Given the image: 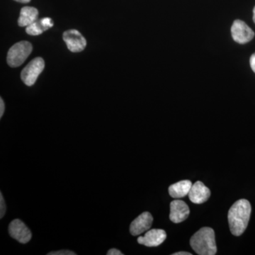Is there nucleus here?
<instances>
[{
    "label": "nucleus",
    "mask_w": 255,
    "mask_h": 255,
    "mask_svg": "<svg viewBox=\"0 0 255 255\" xmlns=\"http://www.w3.org/2000/svg\"><path fill=\"white\" fill-rule=\"evenodd\" d=\"M233 39L240 44H246L254 38L255 32L250 28L246 23L237 19L233 22L231 27Z\"/></svg>",
    "instance_id": "obj_5"
},
{
    "label": "nucleus",
    "mask_w": 255,
    "mask_h": 255,
    "mask_svg": "<svg viewBox=\"0 0 255 255\" xmlns=\"http://www.w3.org/2000/svg\"><path fill=\"white\" fill-rule=\"evenodd\" d=\"M192 183L190 180H183L172 184L169 187V195L174 199H179L189 195V191L192 187Z\"/></svg>",
    "instance_id": "obj_13"
},
{
    "label": "nucleus",
    "mask_w": 255,
    "mask_h": 255,
    "mask_svg": "<svg viewBox=\"0 0 255 255\" xmlns=\"http://www.w3.org/2000/svg\"><path fill=\"white\" fill-rule=\"evenodd\" d=\"M250 63H251L252 70L255 73V53L254 54L252 55L251 59H250Z\"/></svg>",
    "instance_id": "obj_19"
},
{
    "label": "nucleus",
    "mask_w": 255,
    "mask_h": 255,
    "mask_svg": "<svg viewBox=\"0 0 255 255\" xmlns=\"http://www.w3.org/2000/svg\"><path fill=\"white\" fill-rule=\"evenodd\" d=\"M46 31H47L46 28L42 23L41 19L37 20L29 26H26V33L31 36H38Z\"/></svg>",
    "instance_id": "obj_14"
},
{
    "label": "nucleus",
    "mask_w": 255,
    "mask_h": 255,
    "mask_svg": "<svg viewBox=\"0 0 255 255\" xmlns=\"http://www.w3.org/2000/svg\"><path fill=\"white\" fill-rule=\"evenodd\" d=\"M190 245L199 255H214L217 253L214 231L211 228H201L191 238Z\"/></svg>",
    "instance_id": "obj_2"
},
{
    "label": "nucleus",
    "mask_w": 255,
    "mask_h": 255,
    "mask_svg": "<svg viewBox=\"0 0 255 255\" xmlns=\"http://www.w3.org/2000/svg\"><path fill=\"white\" fill-rule=\"evenodd\" d=\"M48 255H75L76 253L70 251H60L56 252H52L48 253Z\"/></svg>",
    "instance_id": "obj_16"
},
{
    "label": "nucleus",
    "mask_w": 255,
    "mask_h": 255,
    "mask_svg": "<svg viewBox=\"0 0 255 255\" xmlns=\"http://www.w3.org/2000/svg\"><path fill=\"white\" fill-rule=\"evenodd\" d=\"M33 47L29 42L20 41L14 44L7 53V63L12 68H16L24 63L31 54Z\"/></svg>",
    "instance_id": "obj_3"
},
{
    "label": "nucleus",
    "mask_w": 255,
    "mask_h": 255,
    "mask_svg": "<svg viewBox=\"0 0 255 255\" xmlns=\"http://www.w3.org/2000/svg\"><path fill=\"white\" fill-rule=\"evenodd\" d=\"M9 233L11 238L22 244L28 243L32 238L29 228L19 219H15L10 223Z\"/></svg>",
    "instance_id": "obj_7"
},
{
    "label": "nucleus",
    "mask_w": 255,
    "mask_h": 255,
    "mask_svg": "<svg viewBox=\"0 0 255 255\" xmlns=\"http://www.w3.org/2000/svg\"><path fill=\"white\" fill-rule=\"evenodd\" d=\"M251 203L241 199L235 203L228 211L230 230L233 236H240L246 231L251 218Z\"/></svg>",
    "instance_id": "obj_1"
},
{
    "label": "nucleus",
    "mask_w": 255,
    "mask_h": 255,
    "mask_svg": "<svg viewBox=\"0 0 255 255\" xmlns=\"http://www.w3.org/2000/svg\"><path fill=\"white\" fill-rule=\"evenodd\" d=\"M38 11L33 6H25L20 11V16L18 20V26L21 27L29 26L38 20Z\"/></svg>",
    "instance_id": "obj_12"
},
{
    "label": "nucleus",
    "mask_w": 255,
    "mask_h": 255,
    "mask_svg": "<svg viewBox=\"0 0 255 255\" xmlns=\"http://www.w3.org/2000/svg\"><path fill=\"white\" fill-rule=\"evenodd\" d=\"M253 21L255 23V6L254 9H253Z\"/></svg>",
    "instance_id": "obj_22"
},
{
    "label": "nucleus",
    "mask_w": 255,
    "mask_h": 255,
    "mask_svg": "<svg viewBox=\"0 0 255 255\" xmlns=\"http://www.w3.org/2000/svg\"><path fill=\"white\" fill-rule=\"evenodd\" d=\"M14 1L20 3H28L31 0H14Z\"/></svg>",
    "instance_id": "obj_21"
},
{
    "label": "nucleus",
    "mask_w": 255,
    "mask_h": 255,
    "mask_svg": "<svg viewBox=\"0 0 255 255\" xmlns=\"http://www.w3.org/2000/svg\"><path fill=\"white\" fill-rule=\"evenodd\" d=\"M167 238V233L164 230L152 229L147 231L144 236H139L137 243L146 247L160 246Z\"/></svg>",
    "instance_id": "obj_8"
},
{
    "label": "nucleus",
    "mask_w": 255,
    "mask_h": 255,
    "mask_svg": "<svg viewBox=\"0 0 255 255\" xmlns=\"http://www.w3.org/2000/svg\"><path fill=\"white\" fill-rule=\"evenodd\" d=\"M6 207L4 197H3L2 194L0 193V219H2L4 217L5 213H6Z\"/></svg>",
    "instance_id": "obj_15"
},
{
    "label": "nucleus",
    "mask_w": 255,
    "mask_h": 255,
    "mask_svg": "<svg viewBox=\"0 0 255 255\" xmlns=\"http://www.w3.org/2000/svg\"><path fill=\"white\" fill-rule=\"evenodd\" d=\"M107 255H124L123 253L117 249H111L107 253Z\"/></svg>",
    "instance_id": "obj_17"
},
{
    "label": "nucleus",
    "mask_w": 255,
    "mask_h": 255,
    "mask_svg": "<svg viewBox=\"0 0 255 255\" xmlns=\"http://www.w3.org/2000/svg\"><path fill=\"white\" fill-rule=\"evenodd\" d=\"M172 255H191V253H187V252H179V253H174Z\"/></svg>",
    "instance_id": "obj_20"
},
{
    "label": "nucleus",
    "mask_w": 255,
    "mask_h": 255,
    "mask_svg": "<svg viewBox=\"0 0 255 255\" xmlns=\"http://www.w3.org/2000/svg\"><path fill=\"white\" fill-rule=\"evenodd\" d=\"M188 196L191 202L201 204L208 201L211 196V191L209 188L204 185V183L198 181L193 184Z\"/></svg>",
    "instance_id": "obj_11"
},
{
    "label": "nucleus",
    "mask_w": 255,
    "mask_h": 255,
    "mask_svg": "<svg viewBox=\"0 0 255 255\" xmlns=\"http://www.w3.org/2000/svg\"><path fill=\"white\" fill-rule=\"evenodd\" d=\"M63 40L68 49L73 53L81 52L87 46L86 39L78 30L70 29L64 32Z\"/></svg>",
    "instance_id": "obj_6"
},
{
    "label": "nucleus",
    "mask_w": 255,
    "mask_h": 255,
    "mask_svg": "<svg viewBox=\"0 0 255 255\" xmlns=\"http://www.w3.org/2000/svg\"><path fill=\"white\" fill-rule=\"evenodd\" d=\"M5 110V106L4 103V101H3L2 99H0V118L2 117L3 114H4Z\"/></svg>",
    "instance_id": "obj_18"
},
{
    "label": "nucleus",
    "mask_w": 255,
    "mask_h": 255,
    "mask_svg": "<svg viewBox=\"0 0 255 255\" xmlns=\"http://www.w3.org/2000/svg\"><path fill=\"white\" fill-rule=\"evenodd\" d=\"M44 68L45 62L43 58H34L23 68L21 74V80L24 82L25 85L32 86L34 85Z\"/></svg>",
    "instance_id": "obj_4"
},
{
    "label": "nucleus",
    "mask_w": 255,
    "mask_h": 255,
    "mask_svg": "<svg viewBox=\"0 0 255 255\" xmlns=\"http://www.w3.org/2000/svg\"><path fill=\"white\" fill-rule=\"evenodd\" d=\"M189 214H190V210L184 201L174 200L171 202L169 219L172 222L182 223L187 219Z\"/></svg>",
    "instance_id": "obj_10"
},
{
    "label": "nucleus",
    "mask_w": 255,
    "mask_h": 255,
    "mask_svg": "<svg viewBox=\"0 0 255 255\" xmlns=\"http://www.w3.org/2000/svg\"><path fill=\"white\" fill-rule=\"evenodd\" d=\"M153 221L152 215L149 212H144L137 216L130 226V233L132 236H140L142 233L148 231Z\"/></svg>",
    "instance_id": "obj_9"
}]
</instances>
